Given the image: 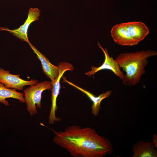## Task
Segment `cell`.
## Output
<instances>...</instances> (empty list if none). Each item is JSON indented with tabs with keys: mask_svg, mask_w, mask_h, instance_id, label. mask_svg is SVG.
Masks as SVG:
<instances>
[{
	"mask_svg": "<svg viewBox=\"0 0 157 157\" xmlns=\"http://www.w3.org/2000/svg\"><path fill=\"white\" fill-rule=\"evenodd\" d=\"M51 130L55 135L53 142L73 157H103L113 151L110 140L90 127L74 125L62 131Z\"/></svg>",
	"mask_w": 157,
	"mask_h": 157,
	"instance_id": "obj_1",
	"label": "cell"
},
{
	"mask_svg": "<svg viewBox=\"0 0 157 157\" xmlns=\"http://www.w3.org/2000/svg\"><path fill=\"white\" fill-rule=\"evenodd\" d=\"M157 55L156 50H148L122 53L118 55L115 60L125 72L122 79L123 83L129 86L138 84L146 72L148 59Z\"/></svg>",
	"mask_w": 157,
	"mask_h": 157,
	"instance_id": "obj_2",
	"label": "cell"
},
{
	"mask_svg": "<svg viewBox=\"0 0 157 157\" xmlns=\"http://www.w3.org/2000/svg\"><path fill=\"white\" fill-rule=\"evenodd\" d=\"M52 84L51 81H44L30 86L24 90V98L26 110L31 116L37 113V108L41 107V99L43 92L51 90Z\"/></svg>",
	"mask_w": 157,
	"mask_h": 157,
	"instance_id": "obj_3",
	"label": "cell"
},
{
	"mask_svg": "<svg viewBox=\"0 0 157 157\" xmlns=\"http://www.w3.org/2000/svg\"><path fill=\"white\" fill-rule=\"evenodd\" d=\"M58 66L59 69V75L55 82L52 83V87L51 90V104L49 117V124H53L55 122L60 121V118L56 117V112L58 109L56 105V100L60 93V81L61 78L66 71L68 70L73 71L74 69L73 65L69 62H60Z\"/></svg>",
	"mask_w": 157,
	"mask_h": 157,
	"instance_id": "obj_4",
	"label": "cell"
},
{
	"mask_svg": "<svg viewBox=\"0 0 157 157\" xmlns=\"http://www.w3.org/2000/svg\"><path fill=\"white\" fill-rule=\"evenodd\" d=\"M20 76V74H11L9 71L0 68V83L8 88L23 90L26 86L33 85L38 83V81L35 79L24 80L19 77Z\"/></svg>",
	"mask_w": 157,
	"mask_h": 157,
	"instance_id": "obj_5",
	"label": "cell"
},
{
	"mask_svg": "<svg viewBox=\"0 0 157 157\" xmlns=\"http://www.w3.org/2000/svg\"><path fill=\"white\" fill-rule=\"evenodd\" d=\"M97 44L99 48L102 50L104 54V61L103 64L99 67L92 66V69L85 72V75L90 76L94 75L99 71L107 69L112 71L116 76L122 80L123 77L124 73L121 70V68L116 61L113 59L112 56L110 57L109 56L107 49L105 48L104 49L99 42H97Z\"/></svg>",
	"mask_w": 157,
	"mask_h": 157,
	"instance_id": "obj_6",
	"label": "cell"
},
{
	"mask_svg": "<svg viewBox=\"0 0 157 157\" xmlns=\"http://www.w3.org/2000/svg\"><path fill=\"white\" fill-rule=\"evenodd\" d=\"M40 11L38 8H31L29 10L27 19L19 28L10 30L7 28L0 27V30L8 31L20 40L28 43L30 42L27 35L28 28L32 22L39 20Z\"/></svg>",
	"mask_w": 157,
	"mask_h": 157,
	"instance_id": "obj_7",
	"label": "cell"
},
{
	"mask_svg": "<svg viewBox=\"0 0 157 157\" xmlns=\"http://www.w3.org/2000/svg\"><path fill=\"white\" fill-rule=\"evenodd\" d=\"M28 43L40 61L43 72L47 77L50 79L52 83H54L59 75V69L58 67L52 64L49 59L30 42Z\"/></svg>",
	"mask_w": 157,
	"mask_h": 157,
	"instance_id": "obj_8",
	"label": "cell"
},
{
	"mask_svg": "<svg viewBox=\"0 0 157 157\" xmlns=\"http://www.w3.org/2000/svg\"><path fill=\"white\" fill-rule=\"evenodd\" d=\"M62 78L63 80V82L67 83L78 89L85 94L92 101L93 104L91 108L92 113L95 117L97 116L98 114L101 101L104 99L109 97L112 93L111 90H108L97 97L89 91L69 81L67 79L66 77L63 76Z\"/></svg>",
	"mask_w": 157,
	"mask_h": 157,
	"instance_id": "obj_9",
	"label": "cell"
},
{
	"mask_svg": "<svg viewBox=\"0 0 157 157\" xmlns=\"http://www.w3.org/2000/svg\"><path fill=\"white\" fill-rule=\"evenodd\" d=\"M111 33L114 42L119 45L132 46L138 44L121 23L114 25L111 29Z\"/></svg>",
	"mask_w": 157,
	"mask_h": 157,
	"instance_id": "obj_10",
	"label": "cell"
},
{
	"mask_svg": "<svg viewBox=\"0 0 157 157\" xmlns=\"http://www.w3.org/2000/svg\"><path fill=\"white\" fill-rule=\"evenodd\" d=\"M121 24L138 43L143 40L149 33L148 28L141 22L134 21Z\"/></svg>",
	"mask_w": 157,
	"mask_h": 157,
	"instance_id": "obj_11",
	"label": "cell"
},
{
	"mask_svg": "<svg viewBox=\"0 0 157 157\" xmlns=\"http://www.w3.org/2000/svg\"><path fill=\"white\" fill-rule=\"evenodd\" d=\"M133 157H156L157 151L152 142L139 141L132 147Z\"/></svg>",
	"mask_w": 157,
	"mask_h": 157,
	"instance_id": "obj_12",
	"label": "cell"
},
{
	"mask_svg": "<svg viewBox=\"0 0 157 157\" xmlns=\"http://www.w3.org/2000/svg\"><path fill=\"white\" fill-rule=\"evenodd\" d=\"M16 90L8 88L0 83V103H2L6 106H9V104L6 99L10 98L16 99L21 103H25L23 93L18 92Z\"/></svg>",
	"mask_w": 157,
	"mask_h": 157,
	"instance_id": "obj_13",
	"label": "cell"
},
{
	"mask_svg": "<svg viewBox=\"0 0 157 157\" xmlns=\"http://www.w3.org/2000/svg\"><path fill=\"white\" fill-rule=\"evenodd\" d=\"M154 147L156 149L157 148V135L156 134L153 135L152 142Z\"/></svg>",
	"mask_w": 157,
	"mask_h": 157,
	"instance_id": "obj_14",
	"label": "cell"
}]
</instances>
